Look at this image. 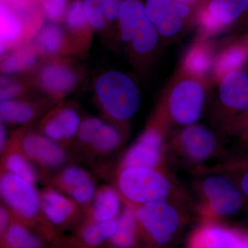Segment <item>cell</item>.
I'll list each match as a JSON object with an SVG mask.
<instances>
[{"instance_id": "22", "label": "cell", "mask_w": 248, "mask_h": 248, "mask_svg": "<svg viewBox=\"0 0 248 248\" xmlns=\"http://www.w3.org/2000/svg\"><path fill=\"white\" fill-rule=\"evenodd\" d=\"M121 200L117 191L110 187H104L96 192L89 221L86 223H102L117 218Z\"/></svg>"}, {"instance_id": "9", "label": "cell", "mask_w": 248, "mask_h": 248, "mask_svg": "<svg viewBox=\"0 0 248 248\" xmlns=\"http://www.w3.org/2000/svg\"><path fill=\"white\" fill-rule=\"evenodd\" d=\"M80 77L74 67L63 61L49 62L37 74L41 89L54 98H62L74 91Z\"/></svg>"}, {"instance_id": "36", "label": "cell", "mask_w": 248, "mask_h": 248, "mask_svg": "<svg viewBox=\"0 0 248 248\" xmlns=\"http://www.w3.org/2000/svg\"><path fill=\"white\" fill-rule=\"evenodd\" d=\"M176 9H177L179 16H180L184 21L186 20L187 18L190 17V9L188 5L182 4V3L176 1Z\"/></svg>"}, {"instance_id": "42", "label": "cell", "mask_w": 248, "mask_h": 248, "mask_svg": "<svg viewBox=\"0 0 248 248\" xmlns=\"http://www.w3.org/2000/svg\"><path fill=\"white\" fill-rule=\"evenodd\" d=\"M247 131H248V130H247Z\"/></svg>"}, {"instance_id": "39", "label": "cell", "mask_w": 248, "mask_h": 248, "mask_svg": "<svg viewBox=\"0 0 248 248\" xmlns=\"http://www.w3.org/2000/svg\"><path fill=\"white\" fill-rule=\"evenodd\" d=\"M241 187H242L243 192H244L245 195L248 197V171L244 174L242 181H241Z\"/></svg>"}, {"instance_id": "17", "label": "cell", "mask_w": 248, "mask_h": 248, "mask_svg": "<svg viewBox=\"0 0 248 248\" xmlns=\"http://www.w3.org/2000/svg\"><path fill=\"white\" fill-rule=\"evenodd\" d=\"M40 199L42 213L53 226H63L69 223L78 213L74 201L53 189H46Z\"/></svg>"}, {"instance_id": "23", "label": "cell", "mask_w": 248, "mask_h": 248, "mask_svg": "<svg viewBox=\"0 0 248 248\" xmlns=\"http://www.w3.org/2000/svg\"><path fill=\"white\" fill-rule=\"evenodd\" d=\"M123 0H84L85 11L91 27L101 31L118 21Z\"/></svg>"}, {"instance_id": "29", "label": "cell", "mask_w": 248, "mask_h": 248, "mask_svg": "<svg viewBox=\"0 0 248 248\" xmlns=\"http://www.w3.org/2000/svg\"><path fill=\"white\" fill-rule=\"evenodd\" d=\"M214 60L212 49L208 44H197L186 55L182 68L186 71L205 80L208 73L212 71Z\"/></svg>"}, {"instance_id": "34", "label": "cell", "mask_w": 248, "mask_h": 248, "mask_svg": "<svg viewBox=\"0 0 248 248\" xmlns=\"http://www.w3.org/2000/svg\"><path fill=\"white\" fill-rule=\"evenodd\" d=\"M24 91V86L19 81L4 76L1 78V89H0V99L1 101L14 99Z\"/></svg>"}, {"instance_id": "10", "label": "cell", "mask_w": 248, "mask_h": 248, "mask_svg": "<svg viewBox=\"0 0 248 248\" xmlns=\"http://www.w3.org/2000/svg\"><path fill=\"white\" fill-rule=\"evenodd\" d=\"M163 143L162 133L157 127L147 129L124 155L122 169L132 167L156 169L161 162Z\"/></svg>"}, {"instance_id": "21", "label": "cell", "mask_w": 248, "mask_h": 248, "mask_svg": "<svg viewBox=\"0 0 248 248\" xmlns=\"http://www.w3.org/2000/svg\"><path fill=\"white\" fill-rule=\"evenodd\" d=\"M240 235L224 227L207 225L193 235L190 248H230L239 239Z\"/></svg>"}, {"instance_id": "6", "label": "cell", "mask_w": 248, "mask_h": 248, "mask_svg": "<svg viewBox=\"0 0 248 248\" xmlns=\"http://www.w3.org/2000/svg\"><path fill=\"white\" fill-rule=\"evenodd\" d=\"M139 224L156 244L169 242L180 222L177 210L166 202L142 204L135 210Z\"/></svg>"}, {"instance_id": "26", "label": "cell", "mask_w": 248, "mask_h": 248, "mask_svg": "<svg viewBox=\"0 0 248 248\" xmlns=\"http://www.w3.org/2000/svg\"><path fill=\"white\" fill-rule=\"evenodd\" d=\"M66 40L63 28L57 23L49 22L42 26L37 31L32 45L40 54L55 56L63 50Z\"/></svg>"}, {"instance_id": "8", "label": "cell", "mask_w": 248, "mask_h": 248, "mask_svg": "<svg viewBox=\"0 0 248 248\" xmlns=\"http://www.w3.org/2000/svg\"><path fill=\"white\" fill-rule=\"evenodd\" d=\"M248 9V0H210L200 11L198 22L213 35L236 22Z\"/></svg>"}, {"instance_id": "38", "label": "cell", "mask_w": 248, "mask_h": 248, "mask_svg": "<svg viewBox=\"0 0 248 248\" xmlns=\"http://www.w3.org/2000/svg\"><path fill=\"white\" fill-rule=\"evenodd\" d=\"M230 248H248V244L245 239L244 236L240 235L239 239L236 240V242Z\"/></svg>"}, {"instance_id": "25", "label": "cell", "mask_w": 248, "mask_h": 248, "mask_svg": "<svg viewBox=\"0 0 248 248\" xmlns=\"http://www.w3.org/2000/svg\"><path fill=\"white\" fill-rule=\"evenodd\" d=\"M40 54L33 45H25L13 49L1 60V72L4 76H13L27 71L35 66Z\"/></svg>"}, {"instance_id": "40", "label": "cell", "mask_w": 248, "mask_h": 248, "mask_svg": "<svg viewBox=\"0 0 248 248\" xmlns=\"http://www.w3.org/2000/svg\"><path fill=\"white\" fill-rule=\"evenodd\" d=\"M174 1L182 3V4L191 5L196 4V3L199 2V1H202V0H174Z\"/></svg>"}, {"instance_id": "18", "label": "cell", "mask_w": 248, "mask_h": 248, "mask_svg": "<svg viewBox=\"0 0 248 248\" xmlns=\"http://www.w3.org/2000/svg\"><path fill=\"white\" fill-rule=\"evenodd\" d=\"M81 123L76 110L62 108L47 117L42 124V130L44 135L54 141H65L78 134Z\"/></svg>"}, {"instance_id": "12", "label": "cell", "mask_w": 248, "mask_h": 248, "mask_svg": "<svg viewBox=\"0 0 248 248\" xmlns=\"http://www.w3.org/2000/svg\"><path fill=\"white\" fill-rule=\"evenodd\" d=\"M144 6L161 38L169 41L180 37L185 21L178 14L174 0H146Z\"/></svg>"}, {"instance_id": "13", "label": "cell", "mask_w": 248, "mask_h": 248, "mask_svg": "<svg viewBox=\"0 0 248 248\" xmlns=\"http://www.w3.org/2000/svg\"><path fill=\"white\" fill-rule=\"evenodd\" d=\"M21 148L29 159L41 166L56 168L66 161V154L63 148L45 135L27 134L22 139Z\"/></svg>"}, {"instance_id": "19", "label": "cell", "mask_w": 248, "mask_h": 248, "mask_svg": "<svg viewBox=\"0 0 248 248\" xmlns=\"http://www.w3.org/2000/svg\"><path fill=\"white\" fill-rule=\"evenodd\" d=\"M0 14L1 54L4 55L16 47L19 46V44L25 40L27 35H31V32L22 18L1 1Z\"/></svg>"}, {"instance_id": "32", "label": "cell", "mask_w": 248, "mask_h": 248, "mask_svg": "<svg viewBox=\"0 0 248 248\" xmlns=\"http://www.w3.org/2000/svg\"><path fill=\"white\" fill-rule=\"evenodd\" d=\"M67 29L74 34L89 32L91 24L85 11L84 0H73L68 6L64 19Z\"/></svg>"}, {"instance_id": "14", "label": "cell", "mask_w": 248, "mask_h": 248, "mask_svg": "<svg viewBox=\"0 0 248 248\" xmlns=\"http://www.w3.org/2000/svg\"><path fill=\"white\" fill-rule=\"evenodd\" d=\"M177 141L184 154L192 161L208 159L217 148L213 133L203 125H187L178 136Z\"/></svg>"}, {"instance_id": "20", "label": "cell", "mask_w": 248, "mask_h": 248, "mask_svg": "<svg viewBox=\"0 0 248 248\" xmlns=\"http://www.w3.org/2000/svg\"><path fill=\"white\" fill-rule=\"evenodd\" d=\"M118 217L102 223H88L69 241L68 248H97L111 239L117 230Z\"/></svg>"}, {"instance_id": "7", "label": "cell", "mask_w": 248, "mask_h": 248, "mask_svg": "<svg viewBox=\"0 0 248 248\" xmlns=\"http://www.w3.org/2000/svg\"><path fill=\"white\" fill-rule=\"evenodd\" d=\"M202 190L209 208L217 216L233 215L242 205V197L239 190L223 176L207 177L203 181Z\"/></svg>"}, {"instance_id": "3", "label": "cell", "mask_w": 248, "mask_h": 248, "mask_svg": "<svg viewBox=\"0 0 248 248\" xmlns=\"http://www.w3.org/2000/svg\"><path fill=\"white\" fill-rule=\"evenodd\" d=\"M121 38L135 58H149L158 46L160 35L140 0H123L118 17Z\"/></svg>"}, {"instance_id": "33", "label": "cell", "mask_w": 248, "mask_h": 248, "mask_svg": "<svg viewBox=\"0 0 248 248\" xmlns=\"http://www.w3.org/2000/svg\"><path fill=\"white\" fill-rule=\"evenodd\" d=\"M70 0H41L42 11L50 22L57 23L64 19Z\"/></svg>"}, {"instance_id": "4", "label": "cell", "mask_w": 248, "mask_h": 248, "mask_svg": "<svg viewBox=\"0 0 248 248\" xmlns=\"http://www.w3.org/2000/svg\"><path fill=\"white\" fill-rule=\"evenodd\" d=\"M118 187L124 197L139 205L166 202L172 190L170 182L162 173L156 169L141 167L122 169Z\"/></svg>"}, {"instance_id": "35", "label": "cell", "mask_w": 248, "mask_h": 248, "mask_svg": "<svg viewBox=\"0 0 248 248\" xmlns=\"http://www.w3.org/2000/svg\"><path fill=\"white\" fill-rule=\"evenodd\" d=\"M12 218L10 216V213L8 209L4 205H1L0 208V233L1 236L12 223Z\"/></svg>"}, {"instance_id": "2", "label": "cell", "mask_w": 248, "mask_h": 248, "mask_svg": "<svg viewBox=\"0 0 248 248\" xmlns=\"http://www.w3.org/2000/svg\"><path fill=\"white\" fill-rule=\"evenodd\" d=\"M94 90L103 110L114 120L126 122L141 105V93L136 83L122 72L102 73L96 80Z\"/></svg>"}, {"instance_id": "11", "label": "cell", "mask_w": 248, "mask_h": 248, "mask_svg": "<svg viewBox=\"0 0 248 248\" xmlns=\"http://www.w3.org/2000/svg\"><path fill=\"white\" fill-rule=\"evenodd\" d=\"M218 104L230 113L248 112V75L239 69L228 73L218 82Z\"/></svg>"}, {"instance_id": "5", "label": "cell", "mask_w": 248, "mask_h": 248, "mask_svg": "<svg viewBox=\"0 0 248 248\" xmlns=\"http://www.w3.org/2000/svg\"><path fill=\"white\" fill-rule=\"evenodd\" d=\"M0 192L5 203L26 226H37L41 214L40 195L34 184L10 172L1 174Z\"/></svg>"}, {"instance_id": "28", "label": "cell", "mask_w": 248, "mask_h": 248, "mask_svg": "<svg viewBox=\"0 0 248 248\" xmlns=\"http://www.w3.org/2000/svg\"><path fill=\"white\" fill-rule=\"evenodd\" d=\"M139 226L135 210L127 206L118 217L115 234L107 244L117 248L131 247L136 241Z\"/></svg>"}, {"instance_id": "41", "label": "cell", "mask_w": 248, "mask_h": 248, "mask_svg": "<svg viewBox=\"0 0 248 248\" xmlns=\"http://www.w3.org/2000/svg\"><path fill=\"white\" fill-rule=\"evenodd\" d=\"M245 239H246V242H247V244H248V234H246L244 236Z\"/></svg>"}, {"instance_id": "15", "label": "cell", "mask_w": 248, "mask_h": 248, "mask_svg": "<svg viewBox=\"0 0 248 248\" xmlns=\"http://www.w3.org/2000/svg\"><path fill=\"white\" fill-rule=\"evenodd\" d=\"M58 187L76 203L88 205L96 194L95 184L89 173L78 166H68L57 180Z\"/></svg>"}, {"instance_id": "37", "label": "cell", "mask_w": 248, "mask_h": 248, "mask_svg": "<svg viewBox=\"0 0 248 248\" xmlns=\"http://www.w3.org/2000/svg\"><path fill=\"white\" fill-rule=\"evenodd\" d=\"M8 140L7 131L4 126V124L1 123L0 125V149L2 152L6 145Z\"/></svg>"}, {"instance_id": "1", "label": "cell", "mask_w": 248, "mask_h": 248, "mask_svg": "<svg viewBox=\"0 0 248 248\" xmlns=\"http://www.w3.org/2000/svg\"><path fill=\"white\" fill-rule=\"evenodd\" d=\"M206 94L205 80L181 68L164 93V112L179 125L195 124L202 115Z\"/></svg>"}, {"instance_id": "30", "label": "cell", "mask_w": 248, "mask_h": 248, "mask_svg": "<svg viewBox=\"0 0 248 248\" xmlns=\"http://www.w3.org/2000/svg\"><path fill=\"white\" fill-rule=\"evenodd\" d=\"M35 115V108L29 103L17 99L1 101L0 117L1 123L22 124L30 122Z\"/></svg>"}, {"instance_id": "16", "label": "cell", "mask_w": 248, "mask_h": 248, "mask_svg": "<svg viewBox=\"0 0 248 248\" xmlns=\"http://www.w3.org/2000/svg\"><path fill=\"white\" fill-rule=\"evenodd\" d=\"M80 141L99 153L113 151L120 145V134L113 127L94 117L81 122L78 133Z\"/></svg>"}, {"instance_id": "24", "label": "cell", "mask_w": 248, "mask_h": 248, "mask_svg": "<svg viewBox=\"0 0 248 248\" xmlns=\"http://www.w3.org/2000/svg\"><path fill=\"white\" fill-rule=\"evenodd\" d=\"M1 248H46L42 236L31 231L29 226L13 221L1 236Z\"/></svg>"}, {"instance_id": "27", "label": "cell", "mask_w": 248, "mask_h": 248, "mask_svg": "<svg viewBox=\"0 0 248 248\" xmlns=\"http://www.w3.org/2000/svg\"><path fill=\"white\" fill-rule=\"evenodd\" d=\"M247 58V49L243 46L232 45L225 48L214 60L212 68L213 79L219 82L228 73L240 69Z\"/></svg>"}, {"instance_id": "31", "label": "cell", "mask_w": 248, "mask_h": 248, "mask_svg": "<svg viewBox=\"0 0 248 248\" xmlns=\"http://www.w3.org/2000/svg\"><path fill=\"white\" fill-rule=\"evenodd\" d=\"M4 164L8 172L12 173L32 184H35L37 181L35 167L22 151L9 152L5 157Z\"/></svg>"}]
</instances>
